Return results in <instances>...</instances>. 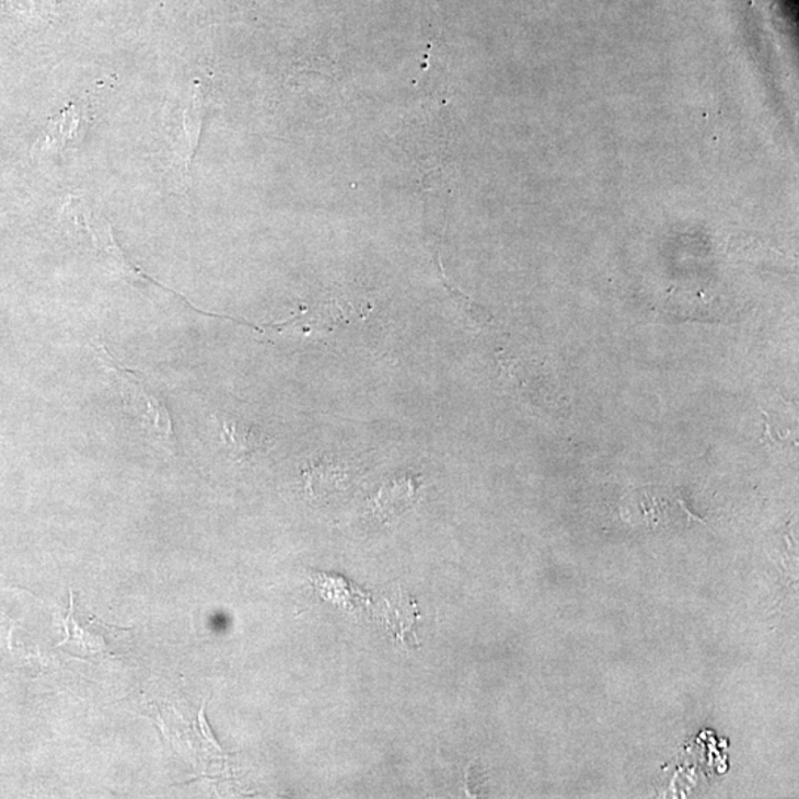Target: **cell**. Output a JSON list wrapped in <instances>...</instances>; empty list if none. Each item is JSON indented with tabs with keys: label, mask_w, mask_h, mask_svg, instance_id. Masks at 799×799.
I'll use <instances>...</instances> for the list:
<instances>
[{
	"label": "cell",
	"mask_w": 799,
	"mask_h": 799,
	"mask_svg": "<svg viewBox=\"0 0 799 799\" xmlns=\"http://www.w3.org/2000/svg\"><path fill=\"white\" fill-rule=\"evenodd\" d=\"M94 347L101 363L111 370L119 382L126 409L136 416L141 430L159 444L170 449L174 448V425H172L171 414L162 394L150 389L149 382L141 373L124 368L99 338L94 339Z\"/></svg>",
	"instance_id": "6da1fadb"
},
{
	"label": "cell",
	"mask_w": 799,
	"mask_h": 799,
	"mask_svg": "<svg viewBox=\"0 0 799 799\" xmlns=\"http://www.w3.org/2000/svg\"><path fill=\"white\" fill-rule=\"evenodd\" d=\"M113 626L104 625L103 622L90 616V619H83L80 615L79 605H76L73 595H71V605L69 617H67V638L66 642H71L78 647L80 653H103V651H112V634Z\"/></svg>",
	"instance_id": "7a4b0ae2"
},
{
	"label": "cell",
	"mask_w": 799,
	"mask_h": 799,
	"mask_svg": "<svg viewBox=\"0 0 799 799\" xmlns=\"http://www.w3.org/2000/svg\"><path fill=\"white\" fill-rule=\"evenodd\" d=\"M205 116V94L204 88L195 86L190 103L184 111L183 134H181L180 147L176 149V158H178V166L183 180H187L188 171L193 158H195L197 142H199L201 124Z\"/></svg>",
	"instance_id": "3957f363"
},
{
	"label": "cell",
	"mask_w": 799,
	"mask_h": 799,
	"mask_svg": "<svg viewBox=\"0 0 799 799\" xmlns=\"http://www.w3.org/2000/svg\"><path fill=\"white\" fill-rule=\"evenodd\" d=\"M220 424L221 439L234 456L247 458L255 455L267 443V439L259 431V428L246 422V420L235 418V416H221Z\"/></svg>",
	"instance_id": "277c9868"
},
{
	"label": "cell",
	"mask_w": 799,
	"mask_h": 799,
	"mask_svg": "<svg viewBox=\"0 0 799 799\" xmlns=\"http://www.w3.org/2000/svg\"><path fill=\"white\" fill-rule=\"evenodd\" d=\"M79 128V113L73 111V107H70L69 111H66L60 116V119L57 120V125H54L50 130H53V134H50L49 140L54 141H61V144H67L71 140V138L76 137V134H78Z\"/></svg>",
	"instance_id": "5b68a950"
}]
</instances>
